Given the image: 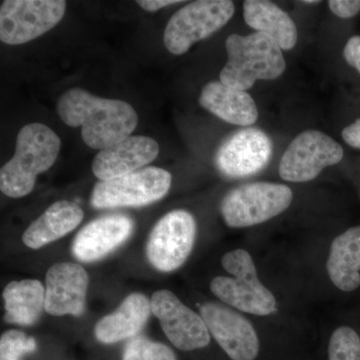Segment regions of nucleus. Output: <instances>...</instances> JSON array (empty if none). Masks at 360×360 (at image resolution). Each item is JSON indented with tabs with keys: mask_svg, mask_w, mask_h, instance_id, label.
<instances>
[{
	"mask_svg": "<svg viewBox=\"0 0 360 360\" xmlns=\"http://www.w3.org/2000/svg\"><path fill=\"white\" fill-rule=\"evenodd\" d=\"M56 110L66 125L82 127L87 146L99 150L127 139L139 123V115L129 103L96 96L79 87L65 91Z\"/></svg>",
	"mask_w": 360,
	"mask_h": 360,
	"instance_id": "nucleus-1",
	"label": "nucleus"
},
{
	"mask_svg": "<svg viewBox=\"0 0 360 360\" xmlns=\"http://www.w3.org/2000/svg\"><path fill=\"white\" fill-rule=\"evenodd\" d=\"M61 141L42 123H30L20 130L13 158L0 170V189L8 198H20L34 188L37 177L58 160Z\"/></svg>",
	"mask_w": 360,
	"mask_h": 360,
	"instance_id": "nucleus-2",
	"label": "nucleus"
},
{
	"mask_svg": "<svg viewBox=\"0 0 360 360\" xmlns=\"http://www.w3.org/2000/svg\"><path fill=\"white\" fill-rule=\"evenodd\" d=\"M227 63L220 71V82L248 90L257 80H274L286 68L283 49L269 35L260 32L231 34L225 40Z\"/></svg>",
	"mask_w": 360,
	"mask_h": 360,
	"instance_id": "nucleus-3",
	"label": "nucleus"
},
{
	"mask_svg": "<svg viewBox=\"0 0 360 360\" xmlns=\"http://www.w3.org/2000/svg\"><path fill=\"white\" fill-rule=\"evenodd\" d=\"M221 265L232 277L213 278L210 283L213 295L225 304L245 314L258 316L276 314V296L258 278L257 267L248 250L238 248L225 253Z\"/></svg>",
	"mask_w": 360,
	"mask_h": 360,
	"instance_id": "nucleus-4",
	"label": "nucleus"
},
{
	"mask_svg": "<svg viewBox=\"0 0 360 360\" xmlns=\"http://www.w3.org/2000/svg\"><path fill=\"white\" fill-rule=\"evenodd\" d=\"M292 200V191L285 184L251 182L229 191L221 201L220 212L227 226L243 229L281 214Z\"/></svg>",
	"mask_w": 360,
	"mask_h": 360,
	"instance_id": "nucleus-5",
	"label": "nucleus"
},
{
	"mask_svg": "<svg viewBox=\"0 0 360 360\" xmlns=\"http://www.w3.org/2000/svg\"><path fill=\"white\" fill-rule=\"evenodd\" d=\"M236 7L231 0H198L176 11L163 34L167 51L182 56L195 42L212 37L227 25Z\"/></svg>",
	"mask_w": 360,
	"mask_h": 360,
	"instance_id": "nucleus-6",
	"label": "nucleus"
},
{
	"mask_svg": "<svg viewBox=\"0 0 360 360\" xmlns=\"http://www.w3.org/2000/svg\"><path fill=\"white\" fill-rule=\"evenodd\" d=\"M172 176L160 167L141 168L124 176L97 182L90 203L96 210L141 207L167 195Z\"/></svg>",
	"mask_w": 360,
	"mask_h": 360,
	"instance_id": "nucleus-7",
	"label": "nucleus"
},
{
	"mask_svg": "<svg viewBox=\"0 0 360 360\" xmlns=\"http://www.w3.org/2000/svg\"><path fill=\"white\" fill-rule=\"evenodd\" d=\"M63 0H6L0 6V40L26 44L58 25L65 16Z\"/></svg>",
	"mask_w": 360,
	"mask_h": 360,
	"instance_id": "nucleus-8",
	"label": "nucleus"
},
{
	"mask_svg": "<svg viewBox=\"0 0 360 360\" xmlns=\"http://www.w3.org/2000/svg\"><path fill=\"white\" fill-rule=\"evenodd\" d=\"M342 146L319 130H305L290 142L279 162L281 179L307 182L316 179L324 168L342 160Z\"/></svg>",
	"mask_w": 360,
	"mask_h": 360,
	"instance_id": "nucleus-9",
	"label": "nucleus"
},
{
	"mask_svg": "<svg viewBox=\"0 0 360 360\" xmlns=\"http://www.w3.org/2000/svg\"><path fill=\"white\" fill-rule=\"evenodd\" d=\"M196 222L191 213L174 210L158 220L149 234L146 255L161 272H172L184 265L193 250Z\"/></svg>",
	"mask_w": 360,
	"mask_h": 360,
	"instance_id": "nucleus-10",
	"label": "nucleus"
},
{
	"mask_svg": "<svg viewBox=\"0 0 360 360\" xmlns=\"http://www.w3.org/2000/svg\"><path fill=\"white\" fill-rule=\"evenodd\" d=\"M200 315L210 335L231 360H258L262 348L259 336L245 316L219 303L202 305Z\"/></svg>",
	"mask_w": 360,
	"mask_h": 360,
	"instance_id": "nucleus-11",
	"label": "nucleus"
},
{
	"mask_svg": "<svg viewBox=\"0 0 360 360\" xmlns=\"http://www.w3.org/2000/svg\"><path fill=\"white\" fill-rule=\"evenodd\" d=\"M150 304L163 333L177 349L189 352L210 345V333L201 315L187 307L172 291H156Z\"/></svg>",
	"mask_w": 360,
	"mask_h": 360,
	"instance_id": "nucleus-12",
	"label": "nucleus"
},
{
	"mask_svg": "<svg viewBox=\"0 0 360 360\" xmlns=\"http://www.w3.org/2000/svg\"><path fill=\"white\" fill-rule=\"evenodd\" d=\"M272 141L262 130L250 127L238 130L220 146L215 165L229 179H243L258 174L272 155Z\"/></svg>",
	"mask_w": 360,
	"mask_h": 360,
	"instance_id": "nucleus-13",
	"label": "nucleus"
},
{
	"mask_svg": "<svg viewBox=\"0 0 360 360\" xmlns=\"http://www.w3.org/2000/svg\"><path fill=\"white\" fill-rule=\"evenodd\" d=\"M89 281V274L82 265L73 262L52 265L45 277V311L53 316H80L85 309Z\"/></svg>",
	"mask_w": 360,
	"mask_h": 360,
	"instance_id": "nucleus-14",
	"label": "nucleus"
},
{
	"mask_svg": "<svg viewBox=\"0 0 360 360\" xmlns=\"http://www.w3.org/2000/svg\"><path fill=\"white\" fill-rule=\"evenodd\" d=\"M160 146L151 137L130 135L127 139L99 151L92 161V172L101 181L124 176L153 162Z\"/></svg>",
	"mask_w": 360,
	"mask_h": 360,
	"instance_id": "nucleus-15",
	"label": "nucleus"
},
{
	"mask_svg": "<svg viewBox=\"0 0 360 360\" xmlns=\"http://www.w3.org/2000/svg\"><path fill=\"white\" fill-rule=\"evenodd\" d=\"M134 220L127 215L99 217L85 225L72 243V253L82 262H94L124 243L134 231Z\"/></svg>",
	"mask_w": 360,
	"mask_h": 360,
	"instance_id": "nucleus-16",
	"label": "nucleus"
},
{
	"mask_svg": "<svg viewBox=\"0 0 360 360\" xmlns=\"http://www.w3.org/2000/svg\"><path fill=\"white\" fill-rule=\"evenodd\" d=\"M198 101L205 110L231 124L250 127L258 120L257 103L250 94L220 80L205 84Z\"/></svg>",
	"mask_w": 360,
	"mask_h": 360,
	"instance_id": "nucleus-17",
	"label": "nucleus"
},
{
	"mask_svg": "<svg viewBox=\"0 0 360 360\" xmlns=\"http://www.w3.org/2000/svg\"><path fill=\"white\" fill-rule=\"evenodd\" d=\"M150 312V300L141 293H131L115 311L97 322L94 328L96 340L104 345H113L136 338L148 322Z\"/></svg>",
	"mask_w": 360,
	"mask_h": 360,
	"instance_id": "nucleus-18",
	"label": "nucleus"
},
{
	"mask_svg": "<svg viewBox=\"0 0 360 360\" xmlns=\"http://www.w3.org/2000/svg\"><path fill=\"white\" fill-rule=\"evenodd\" d=\"M84 217V210L77 203L56 201L28 226L22 236L23 243L39 250L77 229Z\"/></svg>",
	"mask_w": 360,
	"mask_h": 360,
	"instance_id": "nucleus-19",
	"label": "nucleus"
},
{
	"mask_svg": "<svg viewBox=\"0 0 360 360\" xmlns=\"http://www.w3.org/2000/svg\"><path fill=\"white\" fill-rule=\"evenodd\" d=\"M326 270L335 288L352 292L360 286V225L348 229L333 239Z\"/></svg>",
	"mask_w": 360,
	"mask_h": 360,
	"instance_id": "nucleus-20",
	"label": "nucleus"
},
{
	"mask_svg": "<svg viewBox=\"0 0 360 360\" xmlns=\"http://www.w3.org/2000/svg\"><path fill=\"white\" fill-rule=\"evenodd\" d=\"M243 18L255 32L269 35L283 51H291L297 44L295 21L274 2L246 0L243 2Z\"/></svg>",
	"mask_w": 360,
	"mask_h": 360,
	"instance_id": "nucleus-21",
	"label": "nucleus"
},
{
	"mask_svg": "<svg viewBox=\"0 0 360 360\" xmlns=\"http://www.w3.org/2000/svg\"><path fill=\"white\" fill-rule=\"evenodd\" d=\"M6 315L8 323L30 326L39 321L45 309V290L37 279L13 281L4 290Z\"/></svg>",
	"mask_w": 360,
	"mask_h": 360,
	"instance_id": "nucleus-22",
	"label": "nucleus"
},
{
	"mask_svg": "<svg viewBox=\"0 0 360 360\" xmlns=\"http://www.w3.org/2000/svg\"><path fill=\"white\" fill-rule=\"evenodd\" d=\"M328 360H360V335L343 326L333 331L328 345Z\"/></svg>",
	"mask_w": 360,
	"mask_h": 360,
	"instance_id": "nucleus-23",
	"label": "nucleus"
},
{
	"mask_svg": "<svg viewBox=\"0 0 360 360\" xmlns=\"http://www.w3.org/2000/svg\"><path fill=\"white\" fill-rule=\"evenodd\" d=\"M122 360H177L172 348L144 336L131 338L123 349Z\"/></svg>",
	"mask_w": 360,
	"mask_h": 360,
	"instance_id": "nucleus-24",
	"label": "nucleus"
},
{
	"mask_svg": "<svg viewBox=\"0 0 360 360\" xmlns=\"http://www.w3.org/2000/svg\"><path fill=\"white\" fill-rule=\"evenodd\" d=\"M37 340L20 330L6 331L0 340V360H20L37 349Z\"/></svg>",
	"mask_w": 360,
	"mask_h": 360,
	"instance_id": "nucleus-25",
	"label": "nucleus"
},
{
	"mask_svg": "<svg viewBox=\"0 0 360 360\" xmlns=\"http://www.w3.org/2000/svg\"><path fill=\"white\" fill-rule=\"evenodd\" d=\"M329 8L343 20L354 18L360 11V0H329Z\"/></svg>",
	"mask_w": 360,
	"mask_h": 360,
	"instance_id": "nucleus-26",
	"label": "nucleus"
},
{
	"mask_svg": "<svg viewBox=\"0 0 360 360\" xmlns=\"http://www.w3.org/2000/svg\"><path fill=\"white\" fill-rule=\"evenodd\" d=\"M343 58L360 75V35H354L348 39L343 49Z\"/></svg>",
	"mask_w": 360,
	"mask_h": 360,
	"instance_id": "nucleus-27",
	"label": "nucleus"
},
{
	"mask_svg": "<svg viewBox=\"0 0 360 360\" xmlns=\"http://www.w3.org/2000/svg\"><path fill=\"white\" fill-rule=\"evenodd\" d=\"M341 136L348 146L360 150V118L345 127Z\"/></svg>",
	"mask_w": 360,
	"mask_h": 360,
	"instance_id": "nucleus-28",
	"label": "nucleus"
},
{
	"mask_svg": "<svg viewBox=\"0 0 360 360\" xmlns=\"http://www.w3.org/2000/svg\"><path fill=\"white\" fill-rule=\"evenodd\" d=\"M181 2L179 0H176V1H174V0H139V1H137V4L144 11L155 13V11H160V9L165 8V7L181 4Z\"/></svg>",
	"mask_w": 360,
	"mask_h": 360,
	"instance_id": "nucleus-29",
	"label": "nucleus"
},
{
	"mask_svg": "<svg viewBox=\"0 0 360 360\" xmlns=\"http://www.w3.org/2000/svg\"><path fill=\"white\" fill-rule=\"evenodd\" d=\"M302 4H319L321 1H316V0H305V1H302Z\"/></svg>",
	"mask_w": 360,
	"mask_h": 360,
	"instance_id": "nucleus-30",
	"label": "nucleus"
}]
</instances>
